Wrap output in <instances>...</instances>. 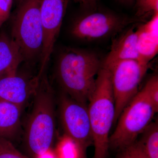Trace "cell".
I'll return each mask as SVG.
<instances>
[{"instance_id": "4fadbf2b", "label": "cell", "mask_w": 158, "mask_h": 158, "mask_svg": "<svg viewBox=\"0 0 158 158\" xmlns=\"http://www.w3.org/2000/svg\"><path fill=\"white\" fill-rule=\"evenodd\" d=\"M23 108L0 99V138L11 140L17 135L21 128Z\"/></svg>"}, {"instance_id": "7402d4cb", "label": "cell", "mask_w": 158, "mask_h": 158, "mask_svg": "<svg viewBox=\"0 0 158 158\" xmlns=\"http://www.w3.org/2000/svg\"><path fill=\"white\" fill-rule=\"evenodd\" d=\"M122 151V152L121 154L118 156V158H130L125 149Z\"/></svg>"}, {"instance_id": "30bf717a", "label": "cell", "mask_w": 158, "mask_h": 158, "mask_svg": "<svg viewBox=\"0 0 158 158\" xmlns=\"http://www.w3.org/2000/svg\"><path fill=\"white\" fill-rule=\"evenodd\" d=\"M40 78L37 75L27 77L17 72L0 78V99L23 108L33 98Z\"/></svg>"}, {"instance_id": "3957f363", "label": "cell", "mask_w": 158, "mask_h": 158, "mask_svg": "<svg viewBox=\"0 0 158 158\" xmlns=\"http://www.w3.org/2000/svg\"><path fill=\"white\" fill-rule=\"evenodd\" d=\"M88 105L94 152V158H107L110 130L114 123L115 103L109 71L102 66Z\"/></svg>"}, {"instance_id": "8fae6325", "label": "cell", "mask_w": 158, "mask_h": 158, "mask_svg": "<svg viewBox=\"0 0 158 158\" xmlns=\"http://www.w3.org/2000/svg\"><path fill=\"white\" fill-rule=\"evenodd\" d=\"M126 60L141 61L138 48V35L134 28L123 32L114 40L110 52L102 62V65L107 66Z\"/></svg>"}, {"instance_id": "cb8c5ba5", "label": "cell", "mask_w": 158, "mask_h": 158, "mask_svg": "<svg viewBox=\"0 0 158 158\" xmlns=\"http://www.w3.org/2000/svg\"><path fill=\"white\" fill-rule=\"evenodd\" d=\"M14 1H15V2H16V3H17V5H18L19 4V3L22 2V0H14Z\"/></svg>"}, {"instance_id": "7a4b0ae2", "label": "cell", "mask_w": 158, "mask_h": 158, "mask_svg": "<svg viewBox=\"0 0 158 158\" xmlns=\"http://www.w3.org/2000/svg\"><path fill=\"white\" fill-rule=\"evenodd\" d=\"M33 106L28 117L24 141L30 154L39 158L50 149L56 131V98L44 74L33 98Z\"/></svg>"}, {"instance_id": "e0dca14e", "label": "cell", "mask_w": 158, "mask_h": 158, "mask_svg": "<svg viewBox=\"0 0 158 158\" xmlns=\"http://www.w3.org/2000/svg\"><path fill=\"white\" fill-rule=\"evenodd\" d=\"M0 158H30L20 152L10 140L0 138Z\"/></svg>"}, {"instance_id": "277c9868", "label": "cell", "mask_w": 158, "mask_h": 158, "mask_svg": "<svg viewBox=\"0 0 158 158\" xmlns=\"http://www.w3.org/2000/svg\"><path fill=\"white\" fill-rule=\"evenodd\" d=\"M42 0H22L18 5L12 23L11 38L19 49L23 62L40 60L44 34L40 5Z\"/></svg>"}, {"instance_id": "2e32d148", "label": "cell", "mask_w": 158, "mask_h": 158, "mask_svg": "<svg viewBox=\"0 0 158 158\" xmlns=\"http://www.w3.org/2000/svg\"><path fill=\"white\" fill-rule=\"evenodd\" d=\"M136 16L140 19H150L158 14V0H135Z\"/></svg>"}, {"instance_id": "44dd1931", "label": "cell", "mask_w": 158, "mask_h": 158, "mask_svg": "<svg viewBox=\"0 0 158 158\" xmlns=\"http://www.w3.org/2000/svg\"><path fill=\"white\" fill-rule=\"evenodd\" d=\"M76 2L80 3L85 6H92L96 2L97 0H73Z\"/></svg>"}, {"instance_id": "d6986e66", "label": "cell", "mask_w": 158, "mask_h": 158, "mask_svg": "<svg viewBox=\"0 0 158 158\" xmlns=\"http://www.w3.org/2000/svg\"><path fill=\"white\" fill-rule=\"evenodd\" d=\"M14 0H0V28L10 16Z\"/></svg>"}, {"instance_id": "603a6c76", "label": "cell", "mask_w": 158, "mask_h": 158, "mask_svg": "<svg viewBox=\"0 0 158 158\" xmlns=\"http://www.w3.org/2000/svg\"><path fill=\"white\" fill-rule=\"evenodd\" d=\"M123 1L125 2H127V3H131L133 2L135 0H122Z\"/></svg>"}, {"instance_id": "ba28073f", "label": "cell", "mask_w": 158, "mask_h": 158, "mask_svg": "<svg viewBox=\"0 0 158 158\" xmlns=\"http://www.w3.org/2000/svg\"><path fill=\"white\" fill-rule=\"evenodd\" d=\"M135 20L107 12H94L76 20L71 27L75 38L91 41L116 35L132 23Z\"/></svg>"}, {"instance_id": "5bb4252c", "label": "cell", "mask_w": 158, "mask_h": 158, "mask_svg": "<svg viewBox=\"0 0 158 158\" xmlns=\"http://www.w3.org/2000/svg\"><path fill=\"white\" fill-rule=\"evenodd\" d=\"M23 62L19 49L11 37L6 33L0 34V78L17 72Z\"/></svg>"}, {"instance_id": "9a60e30c", "label": "cell", "mask_w": 158, "mask_h": 158, "mask_svg": "<svg viewBox=\"0 0 158 158\" xmlns=\"http://www.w3.org/2000/svg\"><path fill=\"white\" fill-rule=\"evenodd\" d=\"M141 134L142 138L138 142L150 158H158V124L151 122Z\"/></svg>"}, {"instance_id": "6da1fadb", "label": "cell", "mask_w": 158, "mask_h": 158, "mask_svg": "<svg viewBox=\"0 0 158 158\" xmlns=\"http://www.w3.org/2000/svg\"><path fill=\"white\" fill-rule=\"evenodd\" d=\"M102 62L93 52L68 48L59 55L56 76L62 92L88 105L96 85Z\"/></svg>"}, {"instance_id": "5b68a950", "label": "cell", "mask_w": 158, "mask_h": 158, "mask_svg": "<svg viewBox=\"0 0 158 158\" xmlns=\"http://www.w3.org/2000/svg\"><path fill=\"white\" fill-rule=\"evenodd\" d=\"M158 111L143 87L120 114L115 131L110 137V148L124 150L136 142Z\"/></svg>"}, {"instance_id": "ffe728a7", "label": "cell", "mask_w": 158, "mask_h": 158, "mask_svg": "<svg viewBox=\"0 0 158 158\" xmlns=\"http://www.w3.org/2000/svg\"><path fill=\"white\" fill-rule=\"evenodd\" d=\"M125 150L130 158H150L138 142H135Z\"/></svg>"}, {"instance_id": "ac0fdd59", "label": "cell", "mask_w": 158, "mask_h": 158, "mask_svg": "<svg viewBox=\"0 0 158 158\" xmlns=\"http://www.w3.org/2000/svg\"><path fill=\"white\" fill-rule=\"evenodd\" d=\"M144 88L146 90L151 101L158 110V77L153 76L146 82Z\"/></svg>"}, {"instance_id": "9c48e42d", "label": "cell", "mask_w": 158, "mask_h": 158, "mask_svg": "<svg viewBox=\"0 0 158 158\" xmlns=\"http://www.w3.org/2000/svg\"><path fill=\"white\" fill-rule=\"evenodd\" d=\"M69 0H42L40 15L43 29V46L38 76L45 73L59 35Z\"/></svg>"}, {"instance_id": "7c38bea8", "label": "cell", "mask_w": 158, "mask_h": 158, "mask_svg": "<svg viewBox=\"0 0 158 158\" xmlns=\"http://www.w3.org/2000/svg\"><path fill=\"white\" fill-rule=\"evenodd\" d=\"M138 48L141 60L149 63L158 51V14L136 29Z\"/></svg>"}, {"instance_id": "8992f818", "label": "cell", "mask_w": 158, "mask_h": 158, "mask_svg": "<svg viewBox=\"0 0 158 158\" xmlns=\"http://www.w3.org/2000/svg\"><path fill=\"white\" fill-rule=\"evenodd\" d=\"M110 73L115 103L114 123L122 112L138 92L140 83L147 73L149 63L140 60L118 61L107 66Z\"/></svg>"}, {"instance_id": "52a82bcc", "label": "cell", "mask_w": 158, "mask_h": 158, "mask_svg": "<svg viewBox=\"0 0 158 158\" xmlns=\"http://www.w3.org/2000/svg\"><path fill=\"white\" fill-rule=\"evenodd\" d=\"M58 98L62 128L66 136L86 156V150L93 143L88 105L77 101L62 92Z\"/></svg>"}]
</instances>
